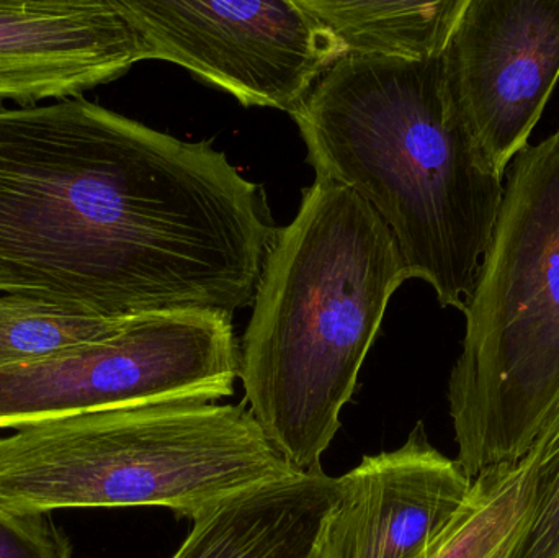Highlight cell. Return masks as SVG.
<instances>
[{
    "mask_svg": "<svg viewBox=\"0 0 559 558\" xmlns=\"http://www.w3.org/2000/svg\"><path fill=\"white\" fill-rule=\"evenodd\" d=\"M278 228L222 151L82 97L0 104V294L94 317L233 314Z\"/></svg>",
    "mask_w": 559,
    "mask_h": 558,
    "instance_id": "1",
    "label": "cell"
},
{
    "mask_svg": "<svg viewBox=\"0 0 559 558\" xmlns=\"http://www.w3.org/2000/svg\"><path fill=\"white\" fill-rule=\"evenodd\" d=\"M292 117L316 177L358 193L390 228L409 278L465 313L504 179L456 117L442 58L345 56Z\"/></svg>",
    "mask_w": 559,
    "mask_h": 558,
    "instance_id": "2",
    "label": "cell"
},
{
    "mask_svg": "<svg viewBox=\"0 0 559 558\" xmlns=\"http://www.w3.org/2000/svg\"><path fill=\"white\" fill-rule=\"evenodd\" d=\"M406 265L381 216L324 177L278 228L239 349L245 403L301 472L319 471Z\"/></svg>",
    "mask_w": 559,
    "mask_h": 558,
    "instance_id": "3",
    "label": "cell"
},
{
    "mask_svg": "<svg viewBox=\"0 0 559 558\" xmlns=\"http://www.w3.org/2000/svg\"><path fill=\"white\" fill-rule=\"evenodd\" d=\"M296 474L246 405L102 409L0 438V503L28 513L157 507L197 521Z\"/></svg>",
    "mask_w": 559,
    "mask_h": 558,
    "instance_id": "4",
    "label": "cell"
},
{
    "mask_svg": "<svg viewBox=\"0 0 559 558\" xmlns=\"http://www.w3.org/2000/svg\"><path fill=\"white\" fill-rule=\"evenodd\" d=\"M449 382L472 480L521 461L559 396V130L512 159Z\"/></svg>",
    "mask_w": 559,
    "mask_h": 558,
    "instance_id": "5",
    "label": "cell"
},
{
    "mask_svg": "<svg viewBox=\"0 0 559 558\" xmlns=\"http://www.w3.org/2000/svg\"><path fill=\"white\" fill-rule=\"evenodd\" d=\"M238 377L233 314H136L104 340L0 369V429L127 406L216 403L235 393Z\"/></svg>",
    "mask_w": 559,
    "mask_h": 558,
    "instance_id": "6",
    "label": "cell"
},
{
    "mask_svg": "<svg viewBox=\"0 0 559 558\" xmlns=\"http://www.w3.org/2000/svg\"><path fill=\"white\" fill-rule=\"evenodd\" d=\"M146 59L182 66L246 107L293 114L342 58L331 33L296 0H114Z\"/></svg>",
    "mask_w": 559,
    "mask_h": 558,
    "instance_id": "7",
    "label": "cell"
},
{
    "mask_svg": "<svg viewBox=\"0 0 559 558\" xmlns=\"http://www.w3.org/2000/svg\"><path fill=\"white\" fill-rule=\"evenodd\" d=\"M442 64L456 117L504 179L559 81V0H468Z\"/></svg>",
    "mask_w": 559,
    "mask_h": 558,
    "instance_id": "8",
    "label": "cell"
},
{
    "mask_svg": "<svg viewBox=\"0 0 559 558\" xmlns=\"http://www.w3.org/2000/svg\"><path fill=\"white\" fill-rule=\"evenodd\" d=\"M335 485L314 558H423L462 510L473 480L417 423L400 449L367 455Z\"/></svg>",
    "mask_w": 559,
    "mask_h": 558,
    "instance_id": "9",
    "label": "cell"
},
{
    "mask_svg": "<svg viewBox=\"0 0 559 558\" xmlns=\"http://www.w3.org/2000/svg\"><path fill=\"white\" fill-rule=\"evenodd\" d=\"M144 59L114 0L0 2V104L82 97Z\"/></svg>",
    "mask_w": 559,
    "mask_h": 558,
    "instance_id": "10",
    "label": "cell"
},
{
    "mask_svg": "<svg viewBox=\"0 0 559 558\" xmlns=\"http://www.w3.org/2000/svg\"><path fill=\"white\" fill-rule=\"evenodd\" d=\"M335 500L322 468L242 491L193 521L173 558H314Z\"/></svg>",
    "mask_w": 559,
    "mask_h": 558,
    "instance_id": "11",
    "label": "cell"
},
{
    "mask_svg": "<svg viewBox=\"0 0 559 558\" xmlns=\"http://www.w3.org/2000/svg\"><path fill=\"white\" fill-rule=\"evenodd\" d=\"M345 56L442 58L468 0H296Z\"/></svg>",
    "mask_w": 559,
    "mask_h": 558,
    "instance_id": "12",
    "label": "cell"
},
{
    "mask_svg": "<svg viewBox=\"0 0 559 558\" xmlns=\"http://www.w3.org/2000/svg\"><path fill=\"white\" fill-rule=\"evenodd\" d=\"M528 455L473 480L460 513L423 558H509L528 518Z\"/></svg>",
    "mask_w": 559,
    "mask_h": 558,
    "instance_id": "13",
    "label": "cell"
},
{
    "mask_svg": "<svg viewBox=\"0 0 559 558\" xmlns=\"http://www.w3.org/2000/svg\"><path fill=\"white\" fill-rule=\"evenodd\" d=\"M131 318L94 317L39 298L0 294V369L104 340Z\"/></svg>",
    "mask_w": 559,
    "mask_h": 558,
    "instance_id": "14",
    "label": "cell"
},
{
    "mask_svg": "<svg viewBox=\"0 0 559 558\" xmlns=\"http://www.w3.org/2000/svg\"><path fill=\"white\" fill-rule=\"evenodd\" d=\"M525 455L532 464L531 507L509 558H559V396Z\"/></svg>",
    "mask_w": 559,
    "mask_h": 558,
    "instance_id": "15",
    "label": "cell"
},
{
    "mask_svg": "<svg viewBox=\"0 0 559 558\" xmlns=\"http://www.w3.org/2000/svg\"><path fill=\"white\" fill-rule=\"evenodd\" d=\"M0 558H74V547L51 513L0 503Z\"/></svg>",
    "mask_w": 559,
    "mask_h": 558,
    "instance_id": "16",
    "label": "cell"
}]
</instances>
